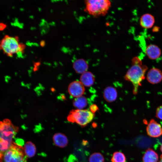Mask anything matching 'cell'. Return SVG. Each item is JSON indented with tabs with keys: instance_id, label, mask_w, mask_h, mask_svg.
<instances>
[{
	"instance_id": "6da1fadb",
	"label": "cell",
	"mask_w": 162,
	"mask_h": 162,
	"mask_svg": "<svg viewBox=\"0 0 162 162\" xmlns=\"http://www.w3.org/2000/svg\"><path fill=\"white\" fill-rule=\"evenodd\" d=\"M132 65L127 71L124 76L125 79L131 82L134 86L133 93L136 94L139 87L145 78V74L148 69L145 65H142L141 60L136 57L132 60Z\"/></svg>"
},
{
	"instance_id": "7a4b0ae2",
	"label": "cell",
	"mask_w": 162,
	"mask_h": 162,
	"mask_svg": "<svg viewBox=\"0 0 162 162\" xmlns=\"http://www.w3.org/2000/svg\"><path fill=\"white\" fill-rule=\"evenodd\" d=\"M25 45L20 43L18 37L6 35L0 41V50L8 56L12 57L15 54L22 52Z\"/></svg>"
},
{
	"instance_id": "3957f363",
	"label": "cell",
	"mask_w": 162,
	"mask_h": 162,
	"mask_svg": "<svg viewBox=\"0 0 162 162\" xmlns=\"http://www.w3.org/2000/svg\"><path fill=\"white\" fill-rule=\"evenodd\" d=\"M85 3V11L95 17L105 15L111 6L108 0H87Z\"/></svg>"
},
{
	"instance_id": "277c9868",
	"label": "cell",
	"mask_w": 162,
	"mask_h": 162,
	"mask_svg": "<svg viewBox=\"0 0 162 162\" xmlns=\"http://www.w3.org/2000/svg\"><path fill=\"white\" fill-rule=\"evenodd\" d=\"M27 157L23 147L14 142L0 158V162H27Z\"/></svg>"
},
{
	"instance_id": "5b68a950",
	"label": "cell",
	"mask_w": 162,
	"mask_h": 162,
	"mask_svg": "<svg viewBox=\"0 0 162 162\" xmlns=\"http://www.w3.org/2000/svg\"><path fill=\"white\" fill-rule=\"evenodd\" d=\"M94 116V113L90 110L76 109L70 111L67 119L70 122L76 123L84 127L91 122Z\"/></svg>"
},
{
	"instance_id": "8992f818",
	"label": "cell",
	"mask_w": 162,
	"mask_h": 162,
	"mask_svg": "<svg viewBox=\"0 0 162 162\" xmlns=\"http://www.w3.org/2000/svg\"><path fill=\"white\" fill-rule=\"evenodd\" d=\"M19 130V128L14 125L8 119L0 121V140L12 143L13 138Z\"/></svg>"
},
{
	"instance_id": "52a82bcc",
	"label": "cell",
	"mask_w": 162,
	"mask_h": 162,
	"mask_svg": "<svg viewBox=\"0 0 162 162\" xmlns=\"http://www.w3.org/2000/svg\"><path fill=\"white\" fill-rule=\"evenodd\" d=\"M68 89L69 94L76 98L82 96L85 91L84 86L78 81L71 82L69 85Z\"/></svg>"
},
{
	"instance_id": "ba28073f",
	"label": "cell",
	"mask_w": 162,
	"mask_h": 162,
	"mask_svg": "<svg viewBox=\"0 0 162 162\" xmlns=\"http://www.w3.org/2000/svg\"><path fill=\"white\" fill-rule=\"evenodd\" d=\"M146 132L150 136L158 137L162 135V128L159 124L154 119H152L147 126Z\"/></svg>"
},
{
	"instance_id": "9c48e42d",
	"label": "cell",
	"mask_w": 162,
	"mask_h": 162,
	"mask_svg": "<svg viewBox=\"0 0 162 162\" xmlns=\"http://www.w3.org/2000/svg\"><path fill=\"white\" fill-rule=\"evenodd\" d=\"M146 79L151 84L158 83L162 80V73L158 68H152L148 72Z\"/></svg>"
},
{
	"instance_id": "30bf717a",
	"label": "cell",
	"mask_w": 162,
	"mask_h": 162,
	"mask_svg": "<svg viewBox=\"0 0 162 162\" xmlns=\"http://www.w3.org/2000/svg\"><path fill=\"white\" fill-rule=\"evenodd\" d=\"M52 140L54 145L60 148L65 147L68 143V140L67 137L62 133H55L53 136Z\"/></svg>"
},
{
	"instance_id": "8fae6325",
	"label": "cell",
	"mask_w": 162,
	"mask_h": 162,
	"mask_svg": "<svg viewBox=\"0 0 162 162\" xmlns=\"http://www.w3.org/2000/svg\"><path fill=\"white\" fill-rule=\"evenodd\" d=\"M146 53L149 58L154 60L160 57L161 51L158 46L151 44L148 45L146 48Z\"/></svg>"
},
{
	"instance_id": "7c38bea8",
	"label": "cell",
	"mask_w": 162,
	"mask_h": 162,
	"mask_svg": "<svg viewBox=\"0 0 162 162\" xmlns=\"http://www.w3.org/2000/svg\"><path fill=\"white\" fill-rule=\"evenodd\" d=\"M154 21V16L150 14L146 13L144 14L141 16L140 24L142 27L149 28L153 26Z\"/></svg>"
},
{
	"instance_id": "4fadbf2b",
	"label": "cell",
	"mask_w": 162,
	"mask_h": 162,
	"mask_svg": "<svg viewBox=\"0 0 162 162\" xmlns=\"http://www.w3.org/2000/svg\"><path fill=\"white\" fill-rule=\"evenodd\" d=\"M104 97L107 102H111L115 100L117 96L116 89L112 86H108L104 89Z\"/></svg>"
},
{
	"instance_id": "5bb4252c",
	"label": "cell",
	"mask_w": 162,
	"mask_h": 162,
	"mask_svg": "<svg viewBox=\"0 0 162 162\" xmlns=\"http://www.w3.org/2000/svg\"><path fill=\"white\" fill-rule=\"evenodd\" d=\"M73 68L75 71L79 74H83L87 71L88 65L87 62L83 59L76 60L73 64Z\"/></svg>"
},
{
	"instance_id": "9a60e30c",
	"label": "cell",
	"mask_w": 162,
	"mask_h": 162,
	"mask_svg": "<svg viewBox=\"0 0 162 162\" xmlns=\"http://www.w3.org/2000/svg\"><path fill=\"white\" fill-rule=\"evenodd\" d=\"M95 80L94 75L91 72L86 71L83 73L80 77V81L84 86L89 87L94 83Z\"/></svg>"
},
{
	"instance_id": "2e32d148",
	"label": "cell",
	"mask_w": 162,
	"mask_h": 162,
	"mask_svg": "<svg viewBox=\"0 0 162 162\" xmlns=\"http://www.w3.org/2000/svg\"><path fill=\"white\" fill-rule=\"evenodd\" d=\"M157 153L151 148L147 149L142 157L143 162H157L158 160Z\"/></svg>"
},
{
	"instance_id": "e0dca14e",
	"label": "cell",
	"mask_w": 162,
	"mask_h": 162,
	"mask_svg": "<svg viewBox=\"0 0 162 162\" xmlns=\"http://www.w3.org/2000/svg\"><path fill=\"white\" fill-rule=\"evenodd\" d=\"M26 156L28 158L34 157L36 153V148L35 145L31 141L27 142L23 147Z\"/></svg>"
},
{
	"instance_id": "ac0fdd59",
	"label": "cell",
	"mask_w": 162,
	"mask_h": 162,
	"mask_svg": "<svg viewBox=\"0 0 162 162\" xmlns=\"http://www.w3.org/2000/svg\"><path fill=\"white\" fill-rule=\"evenodd\" d=\"M87 100L86 98L83 96L76 98L73 101V106L76 109H83L87 106Z\"/></svg>"
},
{
	"instance_id": "d6986e66",
	"label": "cell",
	"mask_w": 162,
	"mask_h": 162,
	"mask_svg": "<svg viewBox=\"0 0 162 162\" xmlns=\"http://www.w3.org/2000/svg\"><path fill=\"white\" fill-rule=\"evenodd\" d=\"M126 161V158L124 154L119 151L115 152L111 158L112 162H125Z\"/></svg>"
},
{
	"instance_id": "ffe728a7",
	"label": "cell",
	"mask_w": 162,
	"mask_h": 162,
	"mask_svg": "<svg viewBox=\"0 0 162 162\" xmlns=\"http://www.w3.org/2000/svg\"><path fill=\"white\" fill-rule=\"evenodd\" d=\"M89 162H104V158L101 153L94 152L90 155Z\"/></svg>"
},
{
	"instance_id": "44dd1931",
	"label": "cell",
	"mask_w": 162,
	"mask_h": 162,
	"mask_svg": "<svg viewBox=\"0 0 162 162\" xmlns=\"http://www.w3.org/2000/svg\"><path fill=\"white\" fill-rule=\"evenodd\" d=\"M156 117L162 120V105L158 106L156 112Z\"/></svg>"
},
{
	"instance_id": "7402d4cb",
	"label": "cell",
	"mask_w": 162,
	"mask_h": 162,
	"mask_svg": "<svg viewBox=\"0 0 162 162\" xmlns=\"http://www.w3.org/2000/svg\"><path fill=\"white\" fill-rule=\"evenodd\" d=\"M90 111L94 113L97 110L98 108L97 106L95 105H93L91 106Z\"/></svg>"
},
{
	"instance_id": "603a6c76",
	"label": "cell",
	"mask_w": 162,
	"mask_h": 162,
	"mask_svg": "<svg viewBox=\"0 0 162 162\" xmlns=\"http://www.w3.org/2000/svg\"><path fill=\"white\" fill-rule=\"evenodd\" d=\"M6 25L4 23H0V31H3L7 27Z\"/></svg>"
},
{
	"instance_id": "cb8c5ba5",
	"label": "cell",
	"mask_w": 162,
	"mask_h": 162,
	"mask_svg": "<svg viewBox=\"0 0 162 162\" xmlns=\"http://www.w3.org/2000/svg\"><path fill=\"white\" fill-rule=\"evenodd\" d=\"M159 162H162V154H161L160 157V160Z\"/></svg>"
},
{
	"instance_id": "d4e9b609",
	"label": "cell",
	"mask_w": 162,
	"mask_h": 162,
	"mask_svg": "<svg viewBox=\"0 0 162 162\" xmlns=\"http://www.w3.org/2000/svg\"><path fill=\"white\" fill-rule=\"evenodd\" d=\"M160 149L161 152H162V143L161 144V145L160 146Z\"/></svg>"
}]
</instances>
